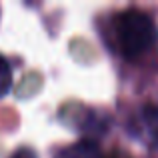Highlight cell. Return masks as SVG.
Wrapping results in <instances>:
<instances>
[{
    "instance_id": "cell-1",
    "label": "cell",
    "mask_w": 158,
    "mask_h": 158,
    "mask_svg": "<svg viewBox=\"0 0 158 158\" xmlns=\"http://www.w3.org/2000/svg\"><path fill=\"white\" fill-rule=\"evenodd\" d=\"M114 32L120 52L128 60L144 56L152 48L158 36L152 18L138 8H128L120 12L114 20Z\"/></svg>"
},
{
    "instance_id": "cell-2",
    "label": "cell",
    "mask_w": 158,
    "mask_h": 158,
    "mask_svg": "<svg viewBox=\"0 0 158 158\" xmlns=\"http://www.w3.org/2000/svg\"><path fill=\"white\" fill-rule=\"evenodd\" d=\"M56 158H100V150L92 140H80L68 148H62Z\"/></svg>"
},
{
    "instance_id": "cell-3",
    "label": "cell",
    "mask_w": 158,
    "mask_h": 158,
    "mask_svg": "<svg viewBox=\"0 0 158 158\" xmlns=\"http://www.w3.org/2000/svg\"><path fill=\"white\" fill-rule=\"evenodd\" d=\"M42 74L40 72H28L22 76V80L18 82L16 86V96L18 98H28V96H34L40 88H42Z\"/></svg>"
},
{
    "instance_id": "cell-4",
    "label": "cell",
    "mask_w": 158,
    "mask_h": 158,
    "mask_svg": "<svg viewBox=\"0 0 158 158\" xmlns=\"http://www.w3.org/2000/svg\"><path fill=\"white\" fill-rule=\"evenodd\" d=\"M142 124L150 142L158 148V106L148 104L142 108Z\"/></svg>"
},
{
    "instance_id": "cell-5",
    "label": "cell",
    "mask_w": 158,
    "mask_h": 158,
    "mask_svg": "<svg viewBox=\"0 0 158 158\" xmlns=\"http://www.w3.org/2000/svg\"><path fill=\"white\" fill-rule=\"evenodd\" d=\"M10 84H12V70H10V64L4 56H0V96L10 90Z\"/></svg>"
},
{
    "instance_id": "cell-6",
    "label": "cell",
    "mask_w": 158,
    "mask_h": 158,
    "mask_svg": "<svg viewBox=\"0 0 158 158\" xmlns=\"http://www.w3.org/2000/svg\"><path fill=\"white\" fill-rule=\"evenodd\" d=\"M10 158H36V152L32 150V148H20V150H16Z\"/></svg>"
},
{
    "instance_id": "cell-7",
    "label": "cell",
    "mask_w": 158,
    "mask_h": 158,
    "mask_svg": "<svg viewBox=\"0 0 158 158\" xmlns=\"http://www.w3.org/2000/svg\"><path fill=\"white\" fill-rule=\"evenodd\" d=\"M104 158H130V156H128L126 152H122V150H112V152H108Z\"/></svg>"
}]
</instances>
